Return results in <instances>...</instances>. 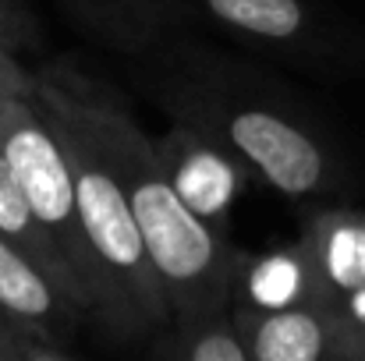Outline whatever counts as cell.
Returning a JSON list of instances; mask_svg holds the SVG:
<instances>
[{"instance_id":"obj_16","label":"cell","mask_w":365,"mask_h":361,"mask_svg":"<svg viewBox=\"0 0 365 361\" xmlns=\"http://www.w3.org/2000/svg\"><path fill=\"white\" fill-rule=\"evenodd\" d=\"M327 305H330V312H334L348 330L365 333V287L348 291V294H341V298H334V301H327Z\"/></svg>"},{"instance_id":"obj_6","label":"cell","mask_w":365,"mask_h":361,"mask_svg":"<svg viewBox=\"0 0 365 361\" xmlns=\"http://www.w3.org/2000/svg\"><path fill=\"white\" fill-rule=\"evenodd\" d=\"M231 319L248 361H344L341 323L327 301L280 312L231 308Z\"/></svg>"},{"instance_id":"obj_1","label":"cell","mask_w":365,"mask_h":361,"mask_svg":"<svg viewBox=\"0 0 365 361\" xmlns=\"http://www.w3.org/2000/svg\"><path fill=\"white\" fill-rule=\"evenodd\" d=\"M36 78L75 107L110 159L163 287L170 323L227 312L245 251L185 206L156 152V142L145 138L128 107L103 82L64 64H50Z\"/></svg>"},{"instance_id":"obj_17","label":"cell","mask_w":365,"mask_h":361,"mask_svg":"<svg viewBox=\"0 0 365 361\" xmlns=\"http://www.w3.org/2000/svg\"><path fill=\"white\" fill-rule=\"evenodd\" d=\"M341 337H344V361H365V333H355L341 323Z\"/></svg>"},{"instance_id":"obj_8","label":"cell","mask_w":365,"mask_h":361,"mask_svg":"<svg viewBox=\"0 0 365 361\" xmlns=\"http://www.w3.org/2000/svg\"><path fill=\"white\" fill-rule=\"evenodd\" d=\"M312 301H323V283L302 238L284 248H269L262 255H248V251L242 255L231 308L280 312Z\"/></svg>"},{"instance_id":"obj_2","label":"cell","mask_w":365,"mask_h":361,"mask_svg":"<svg viewBox=\"0 0 365 361\" xmlns=\"http://www.w3.org/2000/svg\"><path fill=\"white\" fill-rule=\"evenodd\" d=\"M32 93L46 107V114L68 149L78 216H82L86 238L96 251V262L107 276V287L114 294L118 337L128 340V337L149 333L156 326H167L170 308H167L163 287L156 280L153 258L145 251L142 231L135 224V213L128 206V195H124L110 159L96 145L86 120L75 114V107L68 100H61L50 85H43L36 75H32Z\"/></svg>"},{"instance_id":"obj_9","label":"cell","mask_w":365,"mask_h":361,"mask_svg":"<svg viewBox=\"0 0 365 361\" xmlns=\"http://www.w3.org/2000/svg\"><path fill=\"white\" fill-rule=\"evenodd\" d=\"M302 241L316 262L323 301L365 287V213L362 209H323L309 216Z\"/></svg>"},{"instance_id":"obj_12","label":"cell","mask_w":365,"mask_h":361,"mask_svg":"<svg viewBox=\"0 0 365 361\" xmlns=\"http://www.w3.org/2000/svg\"><path fill=\"white\" fill-rule=\"evenodd\" d=\"M160 361H248L238 326L227 312L174 323V333L163 340Z\"/></svg>"},{"instance_id":"obj_13","label":"cell","mask_w":365,"mask_h":361,"mask_svg":"<svg viewBox=\"0 0 365 361\" xmlns=\"http://www.w3.org/2000/svg\"><path fill=\"white\" fill-rule=\"evenodd\" d=\"M0 355L4 361H71L61 351V344L36 337V333L7 323L4 315H0Z\"/></svg>"},{"instance_id":"obj_11","label":"cell","mask_w":365,"mask_h":361,"mask_svg":"<svg viewBox=\"0 0 365 361\" xmlns=\"http://www.w3.org/2000/svg\"><path fill=\"white\" fill-rule=\"evenodd\" d=\"M202 7L224 28L266 43H291L309 28L302 0H202Z\"/></svg>"},{"instance_id":"obj_10","label":"cell","mask_w":365,"mask_h":361,"mask_svg":"<svg viewBox=\"0 0 365 361\" xmlns=\"http://www.w3.org/2000/svg\"><path fill=\"white\" fill-rule=\"evenodd\" d=\"M0 238L11 241L18 251H25L39 269H46V273H50V276H53V280H57L75 301H78V308L86 312V301H82V294H78V283H75L68 262H64L61 251L53 248L50 234L39 227V220H36V213L29 209L25 195H21L18 184L11 181L4 159H0ZM86 315H89V312H86Z\"/></svg>"},{"instance_id":"obj_7","label":"cell","mask_w":365,"mask_h":361,"mask_svg":"<svg viewBox=\"0 0 365 361\" xmlns=\"http://www.w3.org/2000/svg\"><path fill=\"white\" fill-rule=\"evenodd\" d=\"M0 315L36 337L61 344L75 333L86 312L46 269L0 238Z\"/></svg>"},{"instance_id":"obj_18","label":"cell","mask_w":365,"mask_h":361,"mask_svg":"<svg viewBox=\"0 0 365 361\" xmlns=\"http://www.w3.org/2000/svg\"><path fill=\"white\" fill-rule=\"evenodd\" d=\"M0 361H4V355H0Z\"/></svg>"},{"instance_id":"obj_19","label":"cell","mask_w":365,"mask_h":361,"mask_svg":"<svg viewBox=\"0 0 365 361\" xmlns=\"http://www.w3.org/2000/svg\"><path fill=\"white\" fill-rule=\"evenodd\" d=\"M138 4H142V0H138Z\"/></svg>"},{"instance_id":"obj_14","label":"cell","mask_w":365,"mask_h":361,"mask_svg":"<svg viewBox=\"0 0 365 361\" xmlns=\"http://www.w3.org/2000/svg\"><path fill=\"white\" fill-rule=\"evenodd\" d=\"M32 39V21L18 0H0V46L18 50Z\"/></svg>"},{"instance_id":"obj_5","label":"cell","mask_w":365,"mask_h":361,"mask_svg":"<svg viewBox=\"0 0 365 361\" xmlns=\"http://www.w3.org/2000/svg\"><path fill=\"white\" fill-rule=\"evenodd\" d=\"M156 152H160L178 195L185 199V206L199 220H206L213 231L227 234V220L245 192L248 167L227 145H220L206 131L181 124V120L174 131H167L156 142Z\"/></svg>"},{"instance_id":"obj_3","label":"cell","mask_w":365,"mask_h":361,"mask_svg":"<svg viewBox=\"0 0 365 361\" xmlns=\"http://www.w3.org/2000/svg\"><path fill=\"white\" fill-rule=\"evenodd\" d=\"M0 159L25 195L29 209L36 213L39 227L50 234L53 248L68 262L86 312L100 319L118 337V308L107 287V276L96 262V251L86 238L78 202H75V177L68 149L46 114V107L32 96L0 100Z\"/></svg>"},{"instance_id":"obj_15","label":"cell","mask_w":365,"mask_h":361,"mask_svg":"<svg viewBox=\"0 0 365 361\" xmlns=\"http://www.w3.org/2000/svg\"><path fill=\"white\" fill-rule=\"evenodd\" d=\"M11 96H32V75L14 61V50L0 46V100Z\"/></svg>"},{"instance_id":"obj_4","label":"cell","mask_w":365,"mask_h":361,"mask_svg":"<svg viewBox=\"0 0 365 361\" xmlns=\"http://www.w3.org/2000/svg\"><path fill=\"white\" fill-rule=\"evenodd\" d=\"M170 114L227 145L284 199H309L330 188L334 163L323 142L287 110L242 100L224 89L188 85L174 96Z\"/></svg>"}]
</instances>
